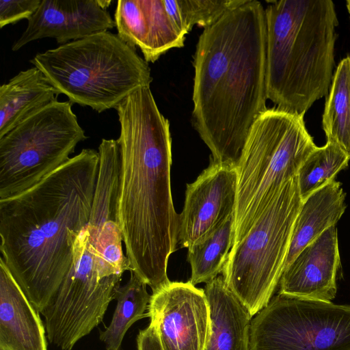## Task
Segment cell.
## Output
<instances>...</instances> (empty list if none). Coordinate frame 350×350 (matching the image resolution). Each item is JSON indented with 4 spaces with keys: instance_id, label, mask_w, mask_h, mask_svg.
<instances>
[{
    "instance_id": "1",
    "label": "cell",
    "mask_w": 350,
    "mask_h": 350,
    "mask_svg": "<svg viewBox=\"0 0 350 350\" xmlns=\"http://www.w3.org/2000/svg\"><path fill=\"white\" fill-rule=\"evenodd\" d=\"M99 163L84 148L34 186L0 200V251L14 278L40 313L73 261L88 224Z\"/></svg>"
},
{
    "instance_id": "2",
    "label": "cell",
    "mask_w": 350,
    "mask_h": 350,
    "mask_svg": "<svg viewBox=\"0 0 350 350\" xmlns=\"http://www.w3.org/2000/svg\"><path fill=\"white\" fill-rule=\"evenodd\" d=\"M193 125L211 162L237 167L251 127L267 109L265 8L257 0L204 28L194 54Z\"/></svg>"
},
{
    "instance_id": "3",
    "label": "cell",
    "mask_w": 350,
    "mask_h": 350,
    "mask_svg": "<svg viewBox=\"0 0 350 350\" xmlns=\"http://www.w3.org/2000/svg\"><path fill=\"white\" fill-rule=\"evenodd\" d=\"M116 109L120 126L119 224L130 271L154 293L171 282L167 262L178 243L170 124L150 87L137 90Z\"/></svg>"
},
{
    "instance_id": "4",
    "label": "cell",
    "mask_w": 350,
    "mask_h": 350,
    "mask_svg": "<svg viewBox=\"0 0 350 350\" xmlns=\"http://www.w3.org/2000/svg\"><path fill=\"white\" fill-rule=\"evenodd\" d=\"M267 94L278 109L304 117L328 94L336 27L331 0L267 1Z\"/></svg>"
},
{
    "instance_id": "5",
    "label": "cell",
    "mask_w": 350,
    "mask_h": 350,
    "mask_svg": "<svg viewBox=\"0 0 350 350\" xmlns=\"http://www.w3.org/2000/svg\"><path fill=\"white\" fill-rule=\"evenodd\" d=\"M30 62L72 104L101 113L152 81L136 48L109 31L36 54Z\"/></svg>"
},
{
    "instance_id": "6",
    "label": "cell",
    "mask_w": 350,
    "mask_h": 350,
    "mask_svg": "<svg viewBox=\"0 0 350 350\" xmlns=\"http://www.w3.org/2000/svg\"><path fill=\"white\" fill-rule=\"evenodd\" d=\"M317 148L304 117L273 107L252 124L237 165L234 243L242 239L282 186Z\"/></svg>"
},
{
    "instance_id": "7",
    "label": "cell",
    "mask_w": 350,
    "mask_h": 350,
    "mask_svg": "<svg viewBox=\"0 0 350 350\" xmlns=\"http://www.w3.org/2000/svg\"><path fill=\"white\" fill-rule=\"evenodd\" d=\"M302 203L296 176L228 254L222 276L252 317L268 304L279 284Z\"/></svg>"
},
{
    "instance_id": "8",
    "label": "cell",
    "mask_w": 350,
    "mask_h": 350,
    "mask_svg": "<svg viewBox=\"0 0 350 350\" xmlns=\"http://www.w3.org/2000/svg\"><path fill=\"white\" fill-rule=\"evenodd\" d=\"M69 101H55L0 137V200L34 186L87 139Z\"/></svg>"
},
{
    "instance_id": "9",
    "label": "cell",
    "mask_w": 350,
    "mask_h": 350,
    "mask_svg": "<svg viewBox=\"0 0 350 350\" xmlns=\"http://www.w3.org/2000/svg\"><path fill=\"white\" fill-rule=\"evenodd\" d=\"M122 276H103L98 270L94 241L87 225L74 244L72 266L40 314L47 338L61 350L76 343L102 323Z\"/></svg>"
},
{
    "instance_id": "10",
    "label": "cell",
    "mask_w": 350,
    "mask_h": 350,
    "mask_svg": "<svg viewBox=\"0 0 350 350\" xmlns=\"http://www.w3.org/2000/svg\"><path fill=\"white\" fill-rule=\"evenodd\" d=\"M250 350H350V305L279 294L252 319Z\"/></svg>"
},
{
    "instance_id": "11",
    "label": "cell",
    "mask_w": 350,
    "mask_h": 350,
    "mask_svg": "<svg viewBox=\"0 0 350 350\" xmlns=\"http://www.w3.org/2000/svg\"><path fill=\"white\" fill-rule=\"evenodd\" d=\"M147 311L162 350H204L210 309L204 289L189 280L170 282L152 293Z\"/></svg>"
},
{
    "instance_id": "12",
    "label": "cell",
    "mask_w": 350,
    "mask_h": 350,
    "mask_svg": "<svg viewBox=\"0 0 350 350\" xmlns=\"http://www.w3.org/2000/svg\"><path fill=\"white\" fill-rule=\"evenodd\" d=\"M237 196V167L211 161L195 181L187 184L178 215L180 247L188 249L200 243L234 216Z\"/></svg>"
},
{
    "instance_id": "13",
    "label": "cell",
    "mask_w": 350,
    "mask_h": 350,
    "mask_svg": "<svg viewBox=\"0 0 350 350\" xmlns=\"http://www.w3.org/2000/svg\"><path fill=\"white\" fill-rule=\"evenodd\" d=\"M114 27V19L98 0H41L12 50L17 51L31 42L46 38L62 45Z\"/></svg>"
},
{
    "instance_id": "14",
    "label": "cell",
    "mask_w": 350,
    "mask_h": 350,
    "mask_svg": "<svg viewBox=\"0 0 350 350\" xmlns=\"http://www.w3.org/2000/svg\"><path fill=\"white\" fill-rule=\"evenodd\" d=\"M340 265L338 232L334 226L306 245L284 269L278 293L331 301L336 295V274Z\"/></svg>"
},
{
    "instance_id": "15",
    "label": "cell",
    "mask_w": 350,
    "mask_h": 350,
    "mask_svg": "<svg viewBox=\"0 0 350 350\" xmlns=\"http://www.w3.org/2000/svg\"><path fill=\"white\" fill-rule=\"evenodd\" d=\"M114 21L118 36L138 47L148 63L184 46L185 35L170 19L163 0H119Z\"/></svg>"
},
{
    "instance_id": "16",
    "label": "cell",
    "mask_w": 350,
    "mask_h": 350,
    "mask_svg": "<svg viewBox=\"0 0 350 350\" xmlns=\"http://www.w3.org/2000/svg\"><path fill=\"white\" fill-rule=\"evenodd\" d=\"M46 328L0 258V350H47Z\"/></svg>"
},
{
    "instance_id": "17",
    "label": "cell",
    "mask_w": 350,
    "mask_h": 350,
    "mask_svg": "<svg viewBox=\"0 0 350 350\" xmlns=\"http://www.w3.org/2000/svg\"><path fill=\"white\" fill-rule=\"evenodd\" d=\"M210 327L204 350H250L252 317L226 286L223 276L206 284Z\"/></svg>"
},
{
    "instance_id": "18",
    "label": "cell",
    "mask_w": 350,
    "mask_h": 350,
    "mask_svg": "<svg viewBox=\"0 0 350 350\" xmlns=\"http://www.w3.org/2000/svg\"><path fill=\"white\" fill-rule=\"evenodd\" d=\"M59 94L37 67L18 72L0 87V137L36 111L57 101Z\"/></svg>"
},
{
    "instance_id": "19",
    "label": "cell",
    "mask_w": 350,
    "mask_h": 350,
    "mask_svg": "<svg viewBox=\"0 0 350 350\" xmlns=\"http://www.w3.org/2000/svg\"><path fill=\"white\" fill-rule=\"evenodd\" d=\"M345 199L341 183L334 179L303 201L295 222L284 269L306 245L336 225L346 210Z\"/></svg>"
},
{
    "instance_id": "20",
    "label": "cell",
    "mask_w": 350,
    "mask_h": 350,
    "mask_svg": "<svg viewBox=\"0 0 350 350\" xmlns=\"http://www.w3.org/2000/svg\"><path fill=\"white\" fill-rule=\"evenodd\" d=\"M131 272L129 281L117 290V305L109 326L100 332L99 338L107 350H122L123 338L130 327L137 321L147 317L151 295L147 284Z\"/></svg>"
},
{
    "instance_id": "21",
    "label": "cell",
    "mask_w": 350,
    "mask_h": 350,
    "mask_svg": "<svg viewBox=\"0 0 350 350\" xmlns=\"http://www.w3.org/2000/svg\"><path fill=\"white\" fill-rule=\"evenodd\" d=\"M322 124L327 142L350 155V56L341 60L333 75Z\"/></svg>"
},
{
    "instance_id": "22",
    "label": "cell",
    "mask_w": 350,
    "mask_h": 350,
    "mask_svg": "<svg viewBox=\"0 0 350 350\" xmlns=\"http://www.w3.org/2000/svg\"><path fill=\"white\" fill-rule=\"evenodd\" d=\"M234 237V215L205 240L187 249L193 284H206L222 273Z\"/></svg>"
},
{
    "instance_id": "23",
    "label": "cell",
    "mask_w": 350,
    "mask_h": 350,
    "mask_svg": "<svg viewBox=\"0 0 350 350\" xmlns=\"http://www.w3.org/2000/svg\"><path fill=\"white\" fill-rule=\"evenodd\" d=\"M350 155L335 143L327 142L317 147L301 165L298 174V187L302 201L335 179L345 169Z\"/></svg>"
},
{
    "instance_id": "24",
    "label": "cell",
    "mask_w": 350,
    "mask_h": 350,
    "mask_svg": "<svg viewBox=\"0 0 350 350\" xmlns=\"http://www.w3.org/2000/svg\"><path fill=\"white\" fill-rule=\"evenodd\" d=\"M247 0H174L168 7L169 16L185 35L194 25L204 28L211 26L226 12Z\"/></svg>"
},
{
    "instance_id": "25",
    "label": "cell",
    "mask_w": 350,
    "mask_h": 350,
    "mask_svg": "<svg viewBox=\"0 0 350 350\" xmlns=\"http://www.w3.org/2000/svg\"><path fill=\"white\" fill-rule=\"evenodd\" d=\"M41 0H0V27L28 20L37 10Z\"/></svg>"
},
{
    "instance_id": "26",
    "label": "cell",
    "mask_w": 350,
    "mask_h": 350,
    "mask_svg": "<svg viewBox=\"0 0 350 350\" xmlns=\"http://www.w3.org/2000/svg\"><path fill=\"white\" fill-rule=\"evenodd\" d=\"M137 345V350H162L157 329L152 323L146 328L139 330Z\"/></svg>"
},
{
    "instance_id": "27",
    "label": "cell",
    "mask_w": 350,
    "mask_h": 350,
    "mask_svg": "<svg viewBox=\"0 0 350 350\" xmlns=\"http://www.w3.org/2000/svg\"><path fill=\"white\" fill-rule=\"evenodd\" d=\"M98 4L103 8L106 9L109 6L111 1L98 0Z\"/></svg>"
},
{
    "instance_id": "28",
    "label": "cell",
    "mask_w": 350,
    "mask_h": 350,
    "mask_svg": "<svg viewBox=\"0 0 350 350\" xmlns=\"http://www.w3.org/2000/svg\"><path fill=\"white\" fill-rule=\"evenodd\" d=\"M346 5H347V8L348 12H349V14L350 15V0L347 1Z\"/></svg>"
}]
</instances>
